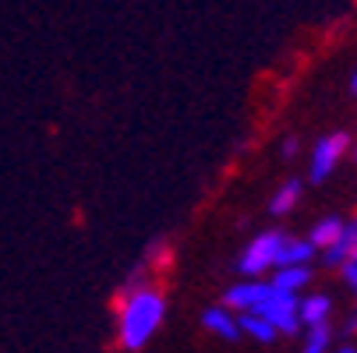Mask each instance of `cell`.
<instances>
[{"label": "cell", "instance_id": "5bb4252c", "mask_svg": "<svg viewBox=\"0 0 357 353\" xmlns=\"http://www.w3.org/2000/svg\"><path fill=\"white\" fill-rule=\"evenodd\" d=\"M329 346H333V329H329V322L308 325V332H304V343H301V353H329Z\"/></svg>", "mask_w": 357, "mask_h": 353}, {"label": "cell", "instance_id": "3957f363", "mask_svg": "<svg viewBox=\"0 0 357 353\" xmlns=\"http://www.w3.org/2000/svg\"><path fill=\"white\" fill-rule=\"evenodd\" d=\"M297 300H301L297 293L273 286V290H269V297L262 300L259 308H255V315L269 318V322L276 325V332H280V336H294V332L301 329V318H297Z\"/></svg>", "mask_w": 357, "mask_h": 353}, {"label": "cell", "instance_id": "6da1fadb", "mask_svg": "<svg viewBox=\"0 0 357 353\" xmlns=\"http://www.w3.org/2000/svg\"><path fill=\"white\" fill-rule=\"evenodd\" d=\"M114 311H117V339L124 350L135 353L160 332L167 318V297L160 286L142 283V272H135L117 293Z\"/></svg>", "mask_w": 357, "mask_h": 353}, {"label": "cell", "instance_id": "d6986e66", "mask_svg": "<svg viewBox=\"0 0 357 353\" xmlns=\"http://www.w3.org/2000/svg\"><path fill=\"white\" fill-rule=\"evenodd\" d=\"M336 353H357V350H354V346H340Z\"/></svg>", "mask_w": 357, "mask_h": 353}, {"label": "cell", "instance_id": "e0dca14e", "mask_svg": "<svg viewBox=\"0 0 357 353\" xmlns=\"http://www.w3.org/2000/svg\"><path fill=\"white\" fill-rule=\"evenodd\" d=\"M294 152H297V138H287L283 141V156H294Z\"/></svg>", "mask_w": 357, "mask_h": 353}, {"label": "cell", "instance_id": "9c48e42d", "mask_svg": "<svg viewBox=\"0 0 357 353\" xmlns=\"http://www.w3.org/2000/svg\"><path fill=\"white\" fill-rule=\"evenodd\" d=\"M354 251H357V216H354V223H343L340 240L329 251H322V255H326V265L329 269H340L347 258H354Z\"/></svg>", "mask_w": 357, "mask_h": 353}, {"label": "cell", "instance_id": "5b68a950", "mask_svg": "<svg viewBox=\"0 0 357 353\" xmlns=\"http://www.w3.org/2000/svg\"><path fill=\"white\" fill-rule=\"evenodd\" d=\"M273 283H259V279H248V283H234L227 293H223V304L230 311H255L269 297Z\"/></svg>", "mask_w": 357, "mask_h": 353}, {"label": "cell", "instance_id": "2e32d148", "mask_svg": "<svg viewBox=\"0 0 357 353\" xmlns=\"http://www.w3.org/2000/svg\"><path fill=\"white\" fill-rule=\"evenodd\" d=\"M347 336H357V308H354V315L347 318Z\"/></svg>", "mask_w": 357, "mask_h": 353}, {"label": "cell", "instance_id": "4fadbf2b", "mask_svg": "<svg viewBox=\"0 0 357 353\" xmlns=\"http://www.w3.org/2000/svg\"><path fill=\"white\" fill-rule=\"evenodd\" d=\"M343 223H347V219H340V216H326V219H319V223L312 226V233H308V240L315 244V251H329V247L340 240Z\"/></svg>", "mask_w": 357, "mask_h": 353}, {"label": "cell", "instance_id": "ffe728a7", "mask_svg": "<svg viewBox=\"0 0 357 353\" xmlns=\"http://www.w3.org/2000/svg\"><path fill=\"white\" fill-rule=\"evenodd\" d=\"M354 159H357V138H354Z\"/></svg>", "mask_w": 357, "mask_h": 353}, {"label": "cell", "instance_id": "9a60e30c", "mask_svg": "<svg viewBox=\"0 0 357 353\" xmlns=\"http://www.w3.org/2000/svg\"><path fill=\"white\" fill-rule=\"evenodd\" d=\"M340 276H343V283H347V290L357 297V258H347L343 265H340Z\"/></svg>", "mask_w": 357, "mask_h": 353}, {"label": "cell", "instance_id": "8fae6325", "mask_svg": "<svg viewBox=\"0 0 357 353\" xmlns=\"http://www.w3.org/2000/svg\"><path fill=\"white\" fill-rule=\"evenodd\" d=\"M237 325H241V336H251L255 343H273V339L280 336V332H276V325H273L269 318L255 315V311H241Z\"/></svg>", "mask_w": 357, "mask_h": 353}, {"label": "cell", "instance_id": "277c9868", "mask_svg": "<svg viewBox=\"0 0 357 353\" xmlns=\"http://www.w3.org/2000/svg\"><path fill=\"white\" fill-rule=\"evenodd\" d=\"M347 152H350V134L336 131V134H329V138H319L315 152H312V166H308V180L322 184V180L336 170V163H340Z\"/></svg>", "mask_w": 357, "mask_h": 353}, {"label": "cell", "instance_id": "52a82bcc", "mask_svg": "<svg viewBox=\"0 0 357 353\" xmlns=\"http://www.w3.org/2000/svg\"><path fill=\"white\" fill-rule=\"evenodd\" d=\"M319 255L315 244L308 237H287L280 240V251H276V265H312V258Z\"/></svg>", "mask_w": 357, "mask_h": 353}, {"label": "cell", "instance_id": "7c38bea8", "mask_svg": "<svg viewBox=\"0 0 357 353\" xmlns=\"http://www.w3.org/2000/svg\"><path fill=\"white\" fill-rule=\"evenodd\" d=\"M301 187H304V184H301L297 177H290L287 184H280V191L269 198V212H273V216H290V212L297 209V201H301Z\"/></svg>", "mask_w": 357, "mask_h": 353}, {"label": "cell", "instance_id": "ac0fdd59", "mask_svg": "<svg viewBox=\"0 0 357 353\" xmlns=\"http://www.w3.org/2000/svg\"><path fill=\"white\" fill-rule=\"evenodd\" d=\"M350 88L357 92V68H354V74H350Z\"/></svg>", "mask_w": 357, "mask_h": 353}, {"label": "cell", "instance_id": "ba28073f", "mask_svg": "<svg viewBox=\"0 0 357 353\" xmlns=\"http://www.w3.org/2000/svg\"><path fill=\"white\" fill-rule=\"evenodd\" d=\"M333 315V300L326 293H308V297H301L297 300V318H301V329H308V325H322L329 322Z\"/></svg>", "mask_w": 357, "mask_h": 353}, {"label": "cell", "instance_id": "30bf717a", "mask_svg": "<svg viewBox=\"0 0 357 353\" xmlns=\"http://www.w3.org/2000/svg\"><path fill=\"white\" fill-rule=\"evenodd\" d=\"M269 283H273V286H280V290L301 293L304 286L312 283V265H276Z\"/></svg>", "mask_w": 357, "mask_h": 353}, {"label": "cell", "instance_id": "8992f818", "mask_svg": "<svg viewBox=\"0 0 357 353\" xmlns=\"http://www.w3.org/2000/svg\"><path fill=\"white\" fill-rule=\"evenodd\" d=\"M202 329H206V332H213V336H220V339H227V343L241 339L237 315H234L227 304H216V308H209L206 315H202Z\"/></svg>", "mask_w": 357, "mask_h": 353}, {"label": "cell", "instance_id": "7a4b0ae2", "mask_svg": "<svg viewBox=\"0 0 357 353\" xmlns=\"http://www.w3.org/2000/svg\"><path fill=\"white\" fill-rule=\"evenodd\" d=\"M280 240H283V233H280V230H266V233L255 237V240L241 251V258H237L241 276L259 279V276H266L269 269H276V251H280Z\"/></svg>", "mask_w": 357, "mask_h": 353}]
</instances>
